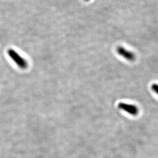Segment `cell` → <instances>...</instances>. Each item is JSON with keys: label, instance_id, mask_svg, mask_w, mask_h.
I'll use <instances>...</instances> for the list:
<instances>
[{"label": "cell", "instance_id": "1", "mask_svg": "<svg viewBox=\"0 0 158 158\" xmlns=\"http://www.w3.org/2000/svg\"><path fill=\"white\" fill-rule=\"evenodd\" d=\"M8 55L19 68L22 69H25L28 68V63L27 60H25L15 50L12 49H9L8 51Z\"/></svg>", "mask_w": 158, "mask_h": 158}, {"label": "cell", "instance_id": "2", "mask_svg": "<svg viewBox=\"0 0 158 158\" xmlns=\"http://www.w3.org/2000/svg\"><path fill=\"white\" fill-rule=\"evenodd\" d=\"M117 52L120 56L123 57L124 59L128 61H134L135 59V54L125 49L123 46H118L117 48Z\"/></svg>", "mask_w": 158, "mask_h": 158}, {"label": "cell", "instance_id": "3", "mask_svg": "<svg viewBox=\"0 0 158 158\" xmlns=\"http://www.w3.org/2000/svg\"><path fill=\"white\" fill-rule=\"evenodd\" d=\"M118 107L132 115H138L139 112L138 108L135 106L128 104L124 102H119L118 104Z\"/></svg>", "mask_w": 158, "mask_h": 158}, {"label": "cell", "instance_id": "4", "mask_svg": "<svg viewBox=\"0 0 158 158\" xmlns=\"http://www.w3.org/2000/svg\"><path fill=\"white\" fill-rule=\"evenodd\" d=\"M151 89L155 93H156L158 95V84H153L151 86Z\"/></svg>", "mask_w": 158, "mask_h": 158}, {"label": "cell", "instance_id": "5", "mask_svg": "<svg viewBox=\"0 0 158 158\" xmlns=\"http://www.w3.org/2000/svg\"><path fill=\"white\" fill-rule=\"evenodd\" d=\"M85 1H87V2H88V1H89L90 0H85Z\"/></svg>", "mask_w": 158, "mask_h": 158}]
</instances>
